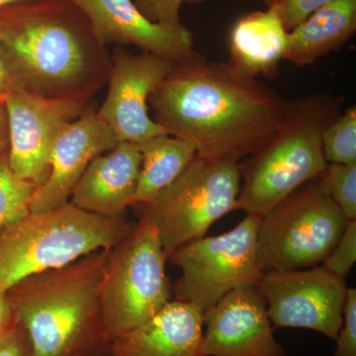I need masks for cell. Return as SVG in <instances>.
Returning <instances> with one entry per match:
<instances>
[{
	"instance_id": "52a82bcc",
	"label": "cell",
	"mask_w": 356,
	"mask_h": 356,
	"mask_svg": "<svg viewBox=\"0 0 356 356\" xmlns=\"http://www.w3.org/2000/svg\"><path fill=\"white\" fill-rule=\"evenodd\" d=\"M348 222L321 177L302 185L259 218L257 257L262 273L321 266Z\"/></svg>"
},
{
	"instance_id": "f1b7e54d",
	"label": "cell",
	"mask_w": 356,
	"mask_h": 356,
	"mask_svg": "<svg viewBox=\"0 0 356 356\" xmlns=\"http://www.w3.org/2000/svg\"><path fill=\"white\" fill-rule=\"evenodd\" d=\"M19 324L6 291L0 288V337Z\"/></svg>"
},
{
	"instance_id": "5b68a950",
	"label": "cell",
	"mask_w": 356,
	"mask_h": 356,
	"mask_svg": "<svg viewBox=\"0 0 356 356\" xmlns=\"http://www.w3.org/2000/svg\"><path fill=\"white\" fill-rule=\"evenodd\" d=\"M133 222L124 215L102 216L70 201L44 212H27L0 228V288L60 268L120 242Z\"/></svg>"
},
{
	"instance_id": "83f0119b",
	"label": "cell",
	"mask_w": 356,
	"mask_h": 356,
	"mask_svg": "<svg viewBox=\"0 0 356 356\" xmlns=\"http://www.w3.org/2000/svg\"><path fill=\"white\" fill-rule=\"evenodd\" d=\"M0 356H34L22 325L18 324L0 337Z\"/></svg>"
},
{
	"instance_id": "603a6c76",
	"label": "cell",
	"mask_w": 356,
	"mask_h": 356,
	"mask_svg": "<svg viewBox=\"0 0 356 356\" xmlns=\"http://www.w3.org/2000/svg\"><path fill=\"white\" fill-rule=\"evenodd\" d=\"M321 180L348 221H356V163H327Z\"/></svg>"
},
{
	"instance_id": "7c38bea8",
	"label": "cell",
	"mask_w": 356,
	"mask_h": 356,
	"mask_svg": "<svg viewBox=\"0 0 356 356\" xmlns=\"http://www.w3.org/2000/svg\"><path fill=\"white\" fill-rule=\"evenodd\" d=\"M172 67V62L154 54H135L125 47H115L107 81L108 92L96 113L119 142L140 144L168 134L149 116V98Z\"/></svg>"
},
{
	"instance_id": "7a4b0ae2",
	"label": "cell",
	"mask_w": 356,
	"mask_h": 356,
	"mask_svg": "<svg viewBox=\"0 0 356 356\" xmlns=\"http://www.w3.org/2000/svg\"><path fill=\"white\" fill-rule=\"evenodd\" d=\"M0 60L9 88L92 104L111 54L72 0H21L0 7Z\"/></svg>"
},
{
	"instance_id": "9a60e30c",
	"label": "cell",
	"mask_w": 356,
	"mask_h": 356,
	"mask_svg": "<svg viewBox=\"0 0 356 356\" xmlns=\"http://www.w3.org/2000/svg\"><path fill=\"white\" fill-rule=\"evenodd\" d=\"M88 16L104 46L137 47L175 62L194 50L193 35L184 25L151 22L133 0H72Z\"/></svg>"
},
{
	"instance_id": "7402d4cb",
	"label": "cell",
	"mask_w": 356,
	"mask_h": 356,
	"mask_svg": "<svg viewBox=\"0 0 356 356\" xmlns=\"http://www.w3.org/2000/svg\"><path fill=\"white\" fill-rule=\"evenodd\" d=\"M35 187L16 177L8 163V154L0 161V228L29 212Z\"/></svg>"
},
{
	"instance_id": "ba28073f",
	"label": "cell",
	"mask_w": 356,
	"mask_h": 356,
	"mask_svg": "<svg viewBox=\"0 0 356 356\" xmlns=\"http://www.w3.org/2000/svg\"><path fill=\"white\" fill-rule=\"evenodd\" d=\"M240 163L196 156L151 202L140 204V217L156 229L166 257L203 238L218 220L238 210Z\"/></svg>"
},
{
	"instance_id": "ac0fdd59",
	"label": "cell",
	"mask_w": 356,
	"mask_h": 356,
	"mask_svg": "<svg viewBox=\"0 0 356 356\" xmlns=\"http://www.w3.org/2000/svg\"><path fill=\"white\" fill-rule=\"evenodd\" d=\"M288 31L281 18L280 6L254 11L236 21L229 35V64L252 79L273 77L284 60Z\"/></svg>"
},
{
	"instance_id": "d6a6232c",
	"label": "cell",
	"mask_w": 356,
	"mask_h": 356,
	"mask_svg": "<svg viewBox=\"0 0 356 356\" xmlns=\"http://www.w3.org/2000/svg\"><path fill=\"white\" fill-rule=\"evenodd\" d=\"M21 1V0H0V7L7 6V4L14 3V2Z\"/></svg>"
},
{
	"instance_id": "9c48e42d",
	"label": "cell",
	"mask_w": 356,
	"mask_h": 356,
	"mask_svg": "<svg viewBox=\"0 0 356 356\" xmlns=\"http://www.w3.org/2000/svg\"><path fill=\"white\" fill-rule=\"evenodd\" d=\"M259 218L247 214L227 233L192 241L168 255L181 270L172 288L175 300L205 314L229 293L257 286L264 274L257 257Z\"/></svg>"
},
{
	"instance_id": "d4e9b609",
	"label": "cell",
	"mask_w": 356,
	"mask_h": 356,
	"mask_svg": "<svg viewBox=\"0 0 356 356\" xmlns=\"http://www.w3.org/2000/svg\"><path fill=\"white\" fill-rule=\"evenodd\" d=\"M334 356H356V290L348 289L343 324L336 339Z\"/></svg>"
},
{
	"instance_id": "e0dca14e",
	"label": "cell",
	"mask_w": 356,
	"mask_h": 356,
	"mask_svg": "<svg viewBox=\"0 0 356 356\" xmlns=\"http://www.w3.org/2000/svg\"><path fill=\"white\" fill-rule=\"evenodd\" d=\"M142 156L138 144L120 142L91 161L72 191L70 203L102 216L124 215L133 206Z\"/></svg>"
},
{
	"instance_id": "8992f818",
	"label": "cell",
	"mask_w": 356,
	"mask_h": 356,
	"mask_svg": "<svg viewBox=\"0 0 356 356\" xmlns=\"http://www.w3.org/2000/svg\"><path fill=\"white\" fill-rule=\"evenodd\" d=\"M168 261L158 233L146 217L110 248L100 301L111 341L139 327L172 300Z\"/></svg>"
},
{
	"instance_id": "4dcf8cb0",
	"label": "cell",
	"mask_w": 356,
	"mask_h": 356,
	"mask_svg": "<svg viewBox=\"0 0 356 356\" xmlns=\"http://www.w3.org/2000/svg\"><path fill=\"white\" fill-rule=\"evenodd\" d=\"M9 81L7 76L6 67L0 60V102H3L6 92L8 91Z\"/></svg>"
},
{
	"instance_id": "2e32d148",
	"label": "cell",
	"mask_w": 356,
	"mask_h": 356,
	"mask_svg": "<svg viewBox=\"0 0 356 356\" xmlns=\"http://www.w3.org/2000/svg\"><path fill=\"white\" fill-rule=\"evenodd\" d=\"M204 313L172 300L153 317L111 341L110 356H201Z\"/></svg>"
},
{
	"instance_id": "8fae6325",
	"label": "cell",
	"mask_w": 356,
	"mask_h": 356,
	"mask_svg": "<svg viewBox=\"0 0 356 356\" xmlns=\"http://www.w3.org/2000/svg\"><path fill=\"white\" fill-rule=\"evenodd\" d=\"M8 117V163L16 177L39 188L50 175L54 140L64 126L93 104L51 99L9 88L3 99Z\"/></svg>"
},
{
	"instance_id": "ffe728a7",
	"label": "cell",
	"mask_w": 356,
	"mask_h": 356,
	"mask_svg": "<svg viewBox=\"0 0 356 356\" xmlns=\"http://www.w3.org/2000/svg\"><path fill=\"white\" fill-rule=\"evenodd\" d=\"M138 146L142 163L133 206L151 202L197 156V149L192 143L168 134L156 136Z\"/></svg>"
},
{
	"instance_id": "d6986e66",
	"label": "cell",
	"mask_w": 356,
	"mask_h": 356,
	"mask_svg": "<svg viewBox=\"0 0 356 356\" xmlns=\"http://www.w3.org/2000/svg\"><path fill=\"white\" fill-rule=\"evenodd\" d=\"M356 31V0H334L288 32L284 60L298 67L315 64L339 50Z\"/></svg>"
},
{
	"instance_id": "6da1fadb",
	"label": "cell",
	"mask_w": 356,
	"mask_h": 356,
	"mask_svg": "<svg viewBox=\"0 0 356 356\" xmlns=\"http://www.w3.org/2000/svg\"><path fill=\"white\" fill-rule=\"evenodd\" d=\"M154 121L197 156L240 163L286 123L290 102L257 79L192 50L149 95Z\"/></svg>"
},
{
	"instance_id": "4316f807",
	"label": "cell",
	"mask_w": 356,
	"mask_h": 356,
	"mask_svg": "<svg viewBox=\"0 0 356 356\" xmlns=\"http://www.w3.org/2000/svg\"><path fill=\"white\" fill-rule=\"evenodd\" d=\"M332 1L334 0H281L278 6L283 24L289 32L311 14Z\"/></svg>"
},
{
	"instance_id": "836d02e7",
	"label": "cell",
	"mask_w": 356,
	"mask_h": 356,
	"mask_svg": "<svg viewBox=\"0 0 356 356\" xmlns=\"http://www.w3.org/2000/svg\"><path fill=\"white\" fill-rule=\"evenodd\" d=\"M203 1H205V0H185V2H188V3H200Z\"/></svg>"
},
{
	"instance_id": "277c9868",
	"label": "cell",
	"mask_w": 356,
	"mask_h": 356,
	"mask_svg": "<svg viewBox=\"0 0 356 356\" xmlns=\"http://www.w3.org/2000/svg\"><path fill=\"white\" fill-rule=\"evenodd\" d=\"M343 97L317 93L290 102L286 123L257 153L240 161L238 210L262 217L287 196L322 177L323 134L341 114Z\"/></svg>"
},
{
	"instance_id": "484cf974",
	"label": "cell",
	"mask_w": 356,
	"mask_h": 356,
	"mask_svg": "<svg viewBox=\"0 0 356 356\" xmlns=\"http://www.w3.org/2000/svg\"><path fill=\"white\" fill-rule=\"evenodd\" d=\"M133 2L151 22L165 26L181 25L180 9L185 0H133Z\"/></svg>"
},
{
	"instance_id": "30bf717a",
	"label": "cell",
	"mask_w": 356,
	"mask_h": 356,
	"mask_svg": "<svg viewBox=\"0 0 356 356\" xmlns=\"http://www.w3.org/2000/svg\"><path fill=\"white\" fill-rule=\"evenodd\" d=\"M255 287L274 330H311L336 341L348 296L343 278L318 266L264 273Z\"/></svg>"
},
{
	"instance_id": "1f68e13d",
	"label": "cell",
	"mask_w": 356,
	"mask_h": 356,
	"mask_svg": "<svg viewBox=\"0 0 356 356\" xmlns=\"http://www.w3.org/2000/svg\"><path fill=\"white\" fill-rule=\"evenodd\" d=\"M264 4H266V7H270L273 6H275V4L280 3L281 0H261Z\"/></svg>"
},
{
	"instance_id": "3957f363",
	"label": "cell",
	"mask_w": 356,
	"mask_h": 356,
	"mask_svg": "<svg viewBox=\"0 0 356 356\" xmlns=\"http://www.w3.org/2000/svg\"><path fill=\"white\" fill-rule=\"evenodd\" d=\"M108 250L28 276L7 290L34 356H110L100 301Z\"/></svg>"
},
{
	"instance_id": "4fadbf2b",
	"label": "cell",
	"mask_w": 356,
	"mask_h": 356,
	"mask_svg": "<svg viewBox=\"0 0 356 356\" xmlns=\"http://www.w3.org/2000/svg\"><path fill=\"white\" fill-rule=\"evenodd\" d=\"M201 356H288L257 287L235 290L204 314Z\"/></svg>"
},
{
	"instance_id": "5bb4252c",
	"label": "cell",
	"mask_w": 356,
	"mask_h": 356,
	"mask_svg": "<svg viewBox=\"0 0 356 356\" xmlns=\"http://www.w3.org/2000/svg\"><path fill=\"white\" fill-rule=\"evenodd\" d=\"M119 143L112 129L96 113L95 105L64 126L51 146L50 175L33 192L29 212H44L69 202L91 161Z\"/></svg>"
},
{
	"instance_id": "cb8c5ba5",
	"label": "cell",
	"mask_w": 356,
	"mask_h": 356,
	"mask_svg": "<svg viewBox=\"0 0 356 356\" xmlns=\"http://www.w3.org/2000/svg\"><path fill=\"white\" fill-rule=\"evenodd\" d=\"M356 262V221H348L336 247L321 266L346 280Z\"/></svg>"
},
{
	"instance_id": "44dd1931",
	"label": "cell",
	"mask_w": 356,
	"mask_h": 356,
	"mask_svg": "<svg viewBox=\"0 0 356 356\" xmlns=\"http://www.w3.org/2000/svg\"><path fill=\"white\" fill-rule=\"evenodd\" d=\"M323 152L327 163H356V107L351 105L323 134Z\"/></svg>"
},
{
	"instance_id": "f546056e",
	"label": "cell",
	"mask_w": 356,
	"mask_h": 356,
	"mask_svg": "<svg viewBox=\"0 0 356 356\" xmlns=\"http://www.w3.org/2000/svg\"><path fill=\"white\" fill-rule=\"evenodd\" d=\"M9 145H10V139H9L8 117H7L6 104L3 102H0V161L8 154Z\"/></svg>"
}]
</instances>
